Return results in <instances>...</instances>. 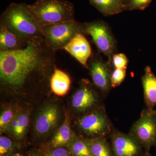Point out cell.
I'll return each instance as SVG.
<instances>
[{
  "instance_id": "1",
  "label": "cell",
  "mask_w": 156,
  "mask_h": 156,
  "mask_svg": "<svg viewBox=\"0 0 156 156\" xmlns=\"http://www.w3.org/2000/svg\"><path fill=\"white\" fill-rule=\"evenodd\" d=\"M56 66V51L43 37H35L21 49L0 51L1 87L12 92L50 87Z\"/></svg>"
},
{
  "instance_id": "2",
  "label": "cell",
  "mask_w": 156,
  "mask_h": 156,
  "mask_svg": "<svg viewBox=\"0 0 156 156\" xmlns=\"http://www.w3.org/2000/svg\"><path fill=\"white\" fill-rule=\"evenodd\" d=\"M0 20V23L16 35L24 46L35 37H43L41 27L25 3H11L2 14Z\"/></svg>"
},
{
  "instance_id": "3",
  "label": "cell",
  "mask_w": 156,
  "mask_h": 156,
  "mask_svg": "<svg viewBox=\"0 0 156 156\" xmlns=\"http://www.w3.org/2000/svg\"><path fill=\"white\" fill-rule=\"evenodd\" d=\"M27 6L40 27L75 20L74 7L66 0H36Z\"/></svg>"
},
{
  "instance_id": "4",
  "label": "cell",
  "mask_w": 156,
  "mask_h": 156,
  "mask_svg": "<svg viewBox=\"0 0 156 156\" xmlns=\"http://www.w3.org/2000/svg\"><path fill=\"white\" fill-rule=\"evenodd\" d=\"M77 128L87 139L106 137L112 132V125L103 106H98L79 117Z\"/></svg>"
},
{
  "instance_id": "5",
  "label": "cell",
  "mask_w": 156,
  "mask_h": 156,
  "mask_svg": "<svg viewBox=\"0 0 156 156\" xmlns=\"http://www.w3.org/2000/svg\"><path fill=\"white\" fill-rule=\"evenodd\" d=\"M42 36L54 51L62 50L77 34H83V23L75 20L40 27Z\"/></svg>"
},
{
  "instance_id": "6",
  "label": "cell",
  "mask_w": 156,
  "mask_h": 156,
  "mask_svg": "<svg viewBox=\"0 0 156 156\" xmlns=\"http://www.w3.org/2000/svg\"><path fill=\"white\" fill-rule=\"evenodd\" d=\"M83 26L84 34L91 37L98 51L108 58L110 64L117 42L108 25L102 20H95L85 23Z\"/></svg>"
},
{
  "instance_id": "7",
  "label": "cell",
  "mask_w": 156,
  "mask_h": 156,
  "mask_svg": "<svg viewBox=\"0 0 156 156\" xmlns=\"http://www.w3.org/2000/svg\"><path fill=\"white\" fill-rule=\"evenodd\" d=\"M131 134L142 145L146 153L156 147V112L154 109L146 108L131 127Z\"/></svg>"
},
{
  "instance_id": "8",
  "label": "cell",
  "mask_w": 156,
  "mask_h": 156,
  "mask_svg": "<svg viewBox=\"0 0 156 156\" xmlns=\"http://www.w3.org/2000/svg\"><path fill=\"white\" fill-rule=\"evenodd\" d=\"M110 140L114 156H142L145 153L139 141L129 133L113 131Z\"/></svg>"
},
{
  "instance_id": "9",
  "label": "cell",
  "mask_w": 156,
  "mask_h": 156,
  "mask_svg": "<svg viewBox=\"0 0 156 156\" xmlns=\"http://www.w3.org/2000/svg\"><path fill=\"white\" fill-rule=\"evenodd\" d=\"M99 98L90 81L82 80L72 96L71 105L76 112L84 114L98 107Z\"/></svg>"
},
{
  "instance_id": "10",
  "label": "cell",
  "mask_w": 156,
  "mask_h": 156,
  "mask_svg": "<svg viewBox=\"0 0 156 156\" xmlns=\"http://www.w3.org/2000/svg\"><path fill=\"white\" fill-rule=\"evenodd\" d=\"M60 119V111L56 105L50 103L42 107L38 113L34 123V131L37 136H48L56 128Z\"/></svg>"
},
{
  "instance_id": "11",
  "label": "cell",
  "mask_w": 156,
  "mask_h": 156,
  "mask_svg": "<svg viewBox=\"0 0 156 156\" xmlns=\"http://www.w3.org/2000/svg\"><path fill=\"white\" fill-rule=\"evenodd\" d=\"M89 62L88 69L93 84L104 94H107L112 88L110 64L96 55H92Z\"/></svg>"
},
{
  "instance_id": "12",
  "label": "cell",
  "mask_w": 156,
  "mask_h": 156,
  "mask_svg": "<svg viewBox=\"0 0 156 156\" xmlns=\"http://www.w3.org/2000/svg\"><path fill=\"white\" fill-rule=\"evenodd\" d=\"M62 50L70 54L84 67L89 69L88 62L92 56V50L83 34H77Z\"/></svg>"
},
{
  "instance_id": "13",
  "label": "cell",
  "mask_w": 156,
  "mask_h": 156,
  "mask_svg": "<svg viewBox=\"0 0 156 156\" xmlns=\"http://www.w3.org/2000/svg\"><path fill=\"white\" fill-rule=\"evenodd\" d=\"M76 136L71 126L70 113L65 109L64 121L53 135L48 147H68Z\"/></svg>"
},
{
  "instance_id": "14",
  "label": "cell",
  "mask_w": 156,
  "mask_h": 156,
  "mask_svg": "<svg viewBox=\"0 0 156 156\" xmlns=\"http://www.w3.org/2000/svg\"><path fill=\"white\" fill-rule=\"evenodd\" d=\"M141 81L147 108L154 109L156 106V76L149 66L145 67Z\"/></svg>"
},
{
  "instance_id": "15",
  "label": "cell",
  "mask_w": 156,
  "mask_h": 156,
  "mask_svg": "<svg viewBox=\"0 0 156 156\" xmlns=\"http://www.w3.org/2000/svg\"><path fill=\"white\" fill-rule=\"evenodd\" d=\"M30 113L27 110L20 111L10 124L6 133L17 140H21L26 134L29 126Z\"/></svg>"
},
{
  "instance_id": "16",
  "label": "cell",
  "mask_w": 156,
  "mask_h": 156,
  "mask_svg": "<svg viewBox=\"0 0 156 156\" xmlns=\"http://www.w3.org/2000/svg\"><path fill=\"white\" fill-rule=\"evenodd\" d=\"M71 84L69 76L56 66L50 80V88L52 92L58 96H64L69 91Z\"/></svg>"
},
{
  "instance_id": "17",
  "label": "cell",
  "mask_w": 156,
  "mask_h": 156,
  "mask_svg": "<svg viewBox=\"0 0 156 156\" xmlns=\"http://www.w3.org/2000/svg\"><path fill=\"white\" fill-rule=\"evenodd\" d=\"M90 3L105 16L121 13L125 5L123 0H89Z\"/></svg>"
},
{
  "instance_id": "18",
  "label": "cell",
  "mask_w": 156,
  "mask_h": 156,
  "mask_svg": "<svg viewBox=\"0 0 156 156\" xmlns=\"http://www.w3.org/2000/svg\"><path fill=\"white\" fill-rule=\"evenodd\" d=\"M24 47L16 35L0 23V51L18 50Z\"/></svg>"
},
{
  "instance_id": "19",
  "label": "cell",
  "mask_w": 156,
  "mask_h": 156,
  "mask_svg": "<svg viewBox=\"0 0 156 156\" xmlns=\"http://www.w3.org/2000/svg\"><path fill=\"white\" fill-rule=\"evenodd\" d=\"M92 156H114L110 144L106 137L87 139Z\"/></svg>"
},
{
  "instance_id": "20",
  "label": "cell",
  "mask_w": 156,
  "mask_h": 156,
  "mask_svg": "<svg viewBox=\"0 0 156 156\" xmlns=\"http://www.w3.org/2000/svg\"><path fill=\"white\" fill-rule=\"evenodd\" d=\"M72 156H92L87 138L76 136L68 147Z\"/></svg>"
},
{
  "instance_id": "21",
  "label": "cell",
  "mask_w": 156,
  "mask_h": 156,
  "mask_svg": "<svg viewBox=\"0 0 156 156\" xmlns=\"http://www.w3.org/2000/svg\"><path fill=\"white\" fill-rule=\"evenodd\" d=\"M19 111L12 106L3 109L0 115V130L2 133H6L10 124Z\"/></svg>"
},
{
  "instance_id": "22",
  "label": "cell",
  "mask_w": 156,
  "mask_h": 156,
  "mask_svg": "<svg viewBox=\"0 0 156 156\" xmlns=\"http://www.w3.org/2000/svg\"><path fill=\"white\" fill-rule=\"evenodd\" d=\"M17 144L7 136L0 137V156H8L11 155L17 148Z\"/></svg>"
},
{
  "instance_id": "23",
  "label": "cell",
  "mask_w": 156,
  "mask_h": 156,
  "mask_svg": "<svg viewBox=\"0 0 156 156\" xmlns=\"http://www.w3.org/2000/svg\"><path fill=\"white\" fill-rule=\"evenodd\" d=\"M126 75V69H115L112 72L111 79L112 88H115L120 86L125 80Z\"/></svg>"
},
{
  "instance_id": "24",
  "label": "cell",
  "mask_w": 156,
  "mask_h": 156,
  "mask_svg": "<svg viewBox=\"0 0 156 156\" xmlns=\"http://www.w3.org/2000/svg\"><path fill=\"white\" fill-rule=\"evenodd\" d=\"M111 62L115 69H126L128 67V60L124 53H118L114 54Z\"/></svg>"
},
{
  "instance_id": "25",
  "label": "cell",
  "mask_w": 156,
  "mask_h": 156,
  "mask_svg": "<svg viewBox=\"0 0 156 156\" xmlns=\"http://www.w3.org/2000/svg\"><path fill=\"white\" fill-rule=\"evenodd\" d=\"M66 147H47L42 151L48 156H72Z\"/></svg>"
},
{
  "instance_id": "26",
  "label": "cell",
  "mask_w": 156,
  "mask_h": 156,
  "mask_svg": "<svg viewBox=\"0 0 156 156\" xmlns=\"http://www.w3.org/2000/svg\"><path fill=\"white\" fill-rule=\"evenodd\" d=\"M151 1L152 0H130V7L133 9L144 10Z\"/></svg>"
},
{
  "instance_id": "27",
  "label": "cell",
  "mask_w": 156,
  "mask_h": 156,
  "mask_svg": "<svg viewBox=\"0 0 156 156\" xmlns=\"http://www.w3.org/2000/svg\"><path fill=\"white\" fill-rule=\"evenodd\" d=\"M28 156H48L42 151L33 150L30 151Z\"/></svg>"
},
{
  "instance_id": "28",
  "label": "cell",
  "mask_w": 156,
  "mask_h": 156,
  "mask_svg": "<svg viewBox=\"0 0 156 156\" xmlns=\"http://www.w3.org/2000/svg\"><path fill=\"white\" fill-rule=\"evenodd\" d=\"M8 156H23L22 154H21L19 153H15L12 154Z\"/></svg>"
},
{
  "instance_id": "29",
  "label": "cell",
  "mask_w": 156,
  "mask_h": 156,
  "mask_svg": "<svg viewBox=\"0 0 156 156\" xmlns=\"http://www.w3.org/2000/svg\"><path fill=\"white\" fill-rule=\"evenodd\" d=\"M142 156H154L151 155L150 153H145Z\"/></svg>"
},
{
  "instance_id": "30",
  "label": "cell",
  "mask_w": 156,
  "mask_h": 156,
  "mask_svg": "<svg viewBox=\"0 0 156 156\" xmlns=\"http://www.w3.org/2000/svg\"><path fill=\"white\" fill-rule=\"evenodd\" d=\"M155 111H156V110H155Z\"/></svg>"
}]
</instances>
